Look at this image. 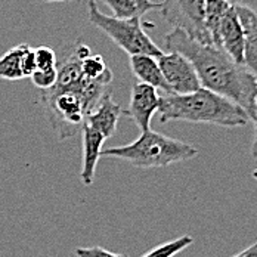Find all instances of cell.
I'll list each match as a JSON object with an SVG mask.
<instances>
[{"label":"cell","mask_w":257,"mask_h":257,"mask_svg":"<svg viewBox=\"0 0 257 257\" xmlns=\"http://www.w3.org/2000/svg\"><path fill=\"white\" fill-rule=\"evenodd\" d=\"M164 45L167 52L180 53L192 64L201 87L236 103L253 120L257 80L244 65L236 64L223 49L201 43L180 28L166 36Z\"/></svg>","instance_id":"6da1fadb"},{"label":"cell","mask_w":257,"mask_h":257,"mask_svg":"<svg viewBox=\"0 0 257 257\" xmlns=\"http://www.w3.org/2000/svg\"><path fill=\"white\" fill-rule=\"evenodd\" d=\"M160 121L206 123L222 127H239L250 121L247 112L229 99L204 87L189 95H164L160 99Z\"/></svg>","instance_id":"7a4b0ae2"},{"label":"cell","mask_w":257,"mask_h":257,"mask_svg":"<svg viewBox=\"0 0 257 257\" xmlns=\"http://www.w3.org/2000/svg\"><path fill=\"white\" fill-rule=\"evenodd\" d=\"M198 155V150L191 144L169 138L154 130L142 132L128 145L103 150L102 157H114L127 161L138 169H164L175 163L188 161Z\"/></svg>","instance_id":"3957f363"},{"label":"cell","mask_w":257,"mask_h":257,"mask_svg":"<svg viewBox=\"0 0 257 257\" xmlns=\"http://www.w3.org/2000/svg\"><path fill=\"white\" fill-rule=\"evenodd\" d=\"M87 17L93 26L105 33L120 49H123L130 56L147 55L160 58L164 53L145 33L141 18L118 20L105 15L95 0H89L87 3Z\"/></svg>","instance_id":"277c9868"},{"label":"cell","mask_w":257,"mask_h":257,"mask_svg":"<svg viewBox=\"0 0 257 257\" xmlns=\"http://www.w3.org/2000/svg\"><path fill=\"white\" fill-rule=\"evenodd\" d=\"M42 103L59 139H68L81 132L90 114L87 103L77 90H43Z\"/></svg>","instance_id":"5b68a950"},{"label":"cell","mask_w":257,"mask_h":257,"mask_svg":"<svg viewBox=\"0 0 257 257\" xmlns=\"http://www.w3.org/2000/svg\"><path fill=\"white\" fill-rule=\"evenodd\" d=\"M161 15L173 27L183 30L189 37L213 45L206 27L204 0H163Z\"/></svg>","instance_id":"8992f818"},{"label":"cell","mask_w":257,"mask_h":257,"mask_svg":"<svg viewBox=\"0 0 257 257\" xmlns=\"http://www.w3.org/2000/svg\"><path fill=\"white\" fill-rule=\"evenodd\" d=\"M157 61L173 95H189L201 89V81L195 68L183 55L167 52L157 58Z\"/></svg>","instance_id":"52a82bcc"},{"label":"cell","mask_w":257,"mask_h":257,"mask_svg":"<svg viewBox=\"0 0 257 257\" xmlns=\"http://www.w3.org/2000/svg\"><path fill=\"white\" fill-rule=\"evenodd\" d=\"M160 99L157 89L138 81L132 87L130 102L123 115H127L141 132L151 130V120L160 108Z\"/></svg>","instance_id":"ba28073f"},{"label":"cell","mask_w":257,"mask_h":257,"mask_svg":"<svg viewBox=\"0 0 257 257\" xmlns=\"http://www.w3.org/2000/svg\"><path fill=\"white\" fill-rule=\"evenodd\" d=\"M216 46L226 52L236 64L244 65V31L233 6H228L220 18Z\"/></svg>","instance_id":"9c48e42d"},{"label":"cell","mask_w":257,"mask_h":257,"mask_svg":"<svg viewBox=\"0 0 257 257\" xmlns=\"http://www.w3.org/2000/svg\"><path fill=\"white\" fill-rule=\"evenodd\" d=\"M105 136L98 130L84 124L81 128V142H83V158H81V172L80 178L83 185L90 186L95 179V172L99 158L102 157V147Z\"/></svg>","instance_id":"30bf717a"},{"label":"cell","mask_w":257,"mask_h":257,"mask_svg":"<svg viewBox=\"0 0 257 257\" xmlns=\"http://www.w3.org/2000/svg\"><path fill=\"white\" fill-rule=\"evenodd\" d=\"M121 115H123V109L112 99L109 90L101 99V102L95 106V109L87 115L86 124L102 133L105 139H109L115 133Z\"/></svg>","instance_id":"8fae6325"},{"label":"cell","mask_w":257,"mask_h":257,"mask_svg":"<svg viewBox=\"0 0 257 257\" xmlns=\"http://www.w3.org/2000/svg\"><path fill=\"white\" fill-rule=\"evenodd\" d=\"M128 64L132 73L139 80V83L148 84L154 89H161L166 92V95H172L170 87L167 86L166 80L163 77L157 58L147 55H135L130 56Z\"/></svg>","instance_id":"7c38bea8"},{"label":"cell","mask_w":257,"mask_h":257,"mask_svg":"<svg viewBox=\"0 0 257 257\" xmlns=\"http://www.w3.org/2000/svg\"><path fill=\"white\" fill-rule=\"evenodd\" d=\"M244 31V67L257 80V14L235 8Z\"/></svg>","instance_id":"4fadbf2b"},{"label":"cell","mask_w":257,"mask_h":257,"mask_svg":"<svg viewBox=\"0 0 257 257\" xmlns=\"http://www.w3.org/2000/svg\"><path fill=\"white\" fill-rule=\"evenodd\" d=\"M111 11L112 17L118 20H132V18H141L142 15L160 11L161 2L154 0H101Z\"/></svg>","instance_id":"5bb4252c"},{"label":"cell","mask_w":257,"mask_h":257,"mask_svg":"<svg viewBox=\"0 0 257 257\" xmlns=\"http://www.w3.org/2000/svg\"><path fill=\"white\" fill-rule=\"evenodd\" d=\"M28 49H30L28 45L21 43V45L9 49L0 58V78L9 80V81L24 78L23 61H24V56H26Z\"/></svg>","instance_id":"9a60e30c"},{"label":"cell","mask_w":257,"mask_h":257,"mask_svg":"<svg viewBox=\"0 0 257 257\" xmlns=\"http://www.w3.org/2000/svg\"><path fill=\"white\" fill-rule=\"evenodd\" d=\"M81 74L87 80H102V81H112V73L106 67V62L101 55H89L80 64Z\"/></svg>","instance_id":"2e32d148"},{"label":"cell","mask_w":257,"mask_h":257,"mask_svg":"<svg viewBox=\"0 0 257 257\" xmlns=\"http://www.w3.org/2000/svg\"><path fill=\"white\" fill-rule=\"evenodd\" d=\"M192 244H194V238L189 235H183V236H179L176 239L167 241V242L155 247L141 257H175Z\"/></svg>","instance_id":"e0dca14e"},{"label":"cell","mask_w":257,"mask_h":257,"mask_svg":"<svg viewBox=\"0 0 257 257\" xmlns=\"http://www.w3.org/2000/svg\"><path fill=\"white\" fill-rule=\"evenodd\" d=\"M34 51L36 62H37V70H52L58 68V61H56V53L49 46H39Z\"/></svg>","instance_id":"ac0fdd59"},{"label":"cell","mask_w":257,"mask_h":257,"mask_svg":"<svg viewBox=\"0 0 257 257\" xmlns=\"http://www.w3.org/2000/svg\"><path fill=\"white\" fill-rule=\"evenodd\" d=\"M31 81L36 87H39L42 92L43 90H49L55 86L56 78H58V68H52V70H37L33 76Z\"/></svg>","instance_id":"d6986e66"},{"label":"cell","mask_w":257,"mask_h":257,"mask_svg":"<svg viewBox=\"0 0 257 257\" xmlns=\"http://www.w3.org/2000/svg\"><path fill=\"white\" fill-rule=\"evenodd\" d=\"M74 254L77 257H124L123 254H117L112 251H108L102 247H87V248H76Z\"/></svg>","instance_id":"ffe728a7"},{"label":"cell","mask_w":257,"mask_h":257,"mask_svg":"<svg viewBox=\"0 0 257 257\" xmlns=\"http://www.w3.org/2000/svg\"><path fill=\"white\" fill-rule=\"evenodd\" d=\"M36 71H37L36 56H34V51L30 48L28 52L26 53V56H24V61H23V74H24V78L31 77Z\"/></svg>","instance_id":"44dd1931"},{"label":"cell","mask_w":257,"mask_h":257,"mask_svg":"<svg viewBox=\"0 0 257 257\" xmlns=\"http://www.w3.org/2000/svg\"><path fill=\"white\" fill-rule=\"evenodd\" d=\"M233 8H241V9H247L257 14V0H226Z\"/></svg>","instance_id":"7402d4cb"},{"label":"cell","mask_w":257,"mask_h":257,"mask_svg":"<svg viewBox=\"0 0 257 257\" xmlns=\"http://www.w3.org/2000/svg\"><path fill=\"white\" fill-rule=\"evenodd\" d=\"M254 123V139H253V144H251V157L257 161V96L256 102H254V115H253V120Z\"/></svg>","instance_id":"603a6c76"},{"label":"cell","mask_w":257,"mask_h":257,"mask_svg":"<svg viewBox=\"0 0 257 257\" xmlns=\"http://www.w3.org/2000/svg\"><path fill=\"white\" fill-rule=\"evenodd\" d=\"M233 257H257V242H254L250 247H247L245 250H242L241 253H238L236 256Z\"/></svg>","instance_id":"cb8c5ba5"},{"label":"cell","mask_w":257,"mask_h":257,"mask_svg":"<svg viewBox=\"0 0 257 257\" xmlns=\"http://www.w3.org/2000/svg\"><path fill=\"white\" fill-rule=\"evenodd\" d=\"M46 3H64V2H71V0H43Z\"/></svg>","instance_id":"d4e9b609"}]
</instances>
